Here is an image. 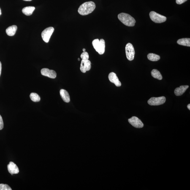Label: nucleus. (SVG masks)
<instances>
[{
    "label": "nucleus",
    "instance_id": "2eb2a0df",
    "mask_svg": "<svg viewBox=\"0 0 190 190\" xmlns=\"http://www.w3.org/2000/svg\"><path fill=\"white\" fill-rule=\"evenodd\" d=\"M17 26L15 25L9 27L6 30V34L9 36H14L17 31Z\"/></svg>",
    "mask_w": 190,
    "mask_h": 190
},
{
    "label": "nucleus",
    "instance_id": "c85d7f7f",
    "mask_svg": "<svg viewBox=\"0 0 190 190\" xmlns=\"http://www.w3.org/2000/svg\"><path fill=\"white\" fill-rule=\"evenodd\" d=\"M85 51H86L85 49V48H83V52H85Z\"/></svg>",
    "mask_w": 190,
    "mask_h": 190
},
{
    "label": "nucleus",
    "instance_id": "393cba45",
    "mask_svg": "<svg viewBox=\"0 0 190 190\" xmlns=\"http://www.w3.org/2000/svg\"><path fill=\"white\" fill-rule=\"evenodd\" d=\"M1 69H2V67H1V62L0 61V77H1Z\"/></svg>",
    "mask_w": 190,
    "mask_h": 190
},
{
    "label": "nucleus",
    "instance_id": "5701e85b",
    "mask_svg": "<svg viewBox=\"0 0 190 190\" xmlns=\"http://www.w3.org/2000/svg\"><path fill=\"white\" fill-rule=\"evenodd\" d=\"M4 127V123L2 117L0 115V130H2Z\"/></svg>",
    "mask_w": 190,
    "mask_h": 190
},
{
    "label": "nucleus",
    "instance_id": "39448f33",
    "mask_svg": "<svg viewBox=\"0 0 190 190\" xmlns=\"http://www.w3.org/2000/svg\"><path fill=\"white\" fill-rule=\"evenodd\" d=\"M126 52L127 58L130 61L134 59L135 55V51L132 44L128 43L126 47Z\"/></svg>",
    "mask_w": 190,
    "mask_h": 190
},
{
    "label": "nucleus",
    "instance_id": "20e7f679",
    "mask_svg": "<svg viewBox=\"0 0 190 190\" xmlns=\"http://www.w3.org/2000/svg\"><path fill=\"white\" fill-rule=\"evenodd\" d=\"M149 15L152 21L156 23H162L165 22L167 20L166 17L164 16L160 15L154 12H150Z\"/></svg>",
    "mask_w": 190,
    "mask_h": 190
},
{
    "label": "nucleus",
    "instance_id": "a211bd4d",
    "mask_svg": "<svg viewBox=\"0 0 190 190\" xmlns=\"http://www.w3.org/2000/svg\"><path fill=\"white\" fill-rule=\"evenodd\" d=\"M152 77L154 78L158 79L159 80H161L162 79V75L159 71L156 69H153L151 72Z\"/></svg>",
    "mask_w": 190,
    "mask_h": 190
},
{
    "label": "nucleus",
    "instance_id": "dca6fc26",
    "mask_svg": "<svg viewBox=\"0 0 190 190\" xmlns=\"http://www.w3.org/2000/svg\"><path fill=\"white\" fill-rule=\"evenodd\" d=\"M35 9V8L34 6H27L22 9V12L25 15L30 16L33 14Z\"/></svg>",
    "mask_w": 190,
    "mask_h": 190
},
{
    "label": "nucleus",
    "instance_id": "a878e982",
    "mask_svg": "<svg viewBox=\"0 0 190 190\" xmlns=\"http://www.w3.org/2000/svg\"><path fill=\"white\" fill-rule=\"evenodd\" d=\"M187 108L188 109L190 110V104H189L188 105Z\"/></svg>",
    "mask_w": 190,
    "mask_h": 190
},
{
    "label": "nucleus",
    "instance_id": "b1692460",
    "mask_svg": "<svg viewBox=\"0 0 190 190\" xmlns=\"http://www.w3.org/2000/svg\"><path fill=\"white\" fill-rule=\"evenodd\" d=\"M187 0H176V3L178 4H181L186 2Z\"/></svg>",
    "mask_w": 190,
    "mask_h": 190
},
{
    "label": "nucleus",
    "instance_id": "9d476101",
    "mask_svg": "<svg viewBox=\"0 0 190 190\" xmlns=\"http://www.w3.org/2000/svg\"><path fill=\"white\" fill-rule=\"evenodd\" d=\"M41 73L43 75L52 79H55L57 76L56 73L54 71L50 70L46 68L41 69Z\"/></svg>",
    "mask_w": 190,
    "mask_h": 190
},
{
    "label": "nucleus",
    "instance_id": "423d86ee",
    "mask_svg": "<svg viewBox=\"0 0 190 190\" xmlns=\"http://www.w3.org/2000/svg\"><path fill=\"white\" fill-rule=\"evenodd\" d=\"M54 31V29L53 27H49L44 29L41 34L43 40L46 43H48Z\"/></svg>",
    "mask_w": 190,
    "mask_h": 190
},
{
    "label": "nucleus",
    "instance_id": "0eeeda50",
    "mask_svg": "<svg viewBox=\"0 0 190 190\" xmlns=\"http://www.w3.org/2000/svg\"><path fill=\"white\" fill-rule=\"evenodd\" d=\"M166 101V98L164 96L159 97H152L148 101L150 105L157 106L164 104Z\"/></svg>",
    "mask_w": 190,
    "mask_h": 190
},
{
    "label": "nucleus",
    "instance_id": "cd10ccee",
    "mask_svg": "<svg viewBox=\"0 0 190 190\" xmlns=\"http://www.w3.org/2000/svg\"><path fill=\"white\" fill-rule=\"evenodd\" d=\"M1 8H0V16L1 15Z\"/></svg>",
    "mask_w": 190,
    "mask_h": 190
},
{
    "label": "nucleus",
    "instance_id": "f3484780",
    "mask_svg": "<svg viewBox=\"0 0 190 190\" xmlns=\"http://www.w3.org/2000/svg\"><path fill=\"white\" fill-rule=\"evenodd\" d=\"M177 43L179 45L185 46H190V39L189 38H183L179 39L177 41Z\"/></svg>",
    "mask_w": 190,
    "mask_h": 190
},
{
    "label": "nucleus",
    "instance_id": "1a4fd4ad",
    "mask_svg": "<svg viewBox=\"0 0 190 190\" xmlns=\"http://www.w3.org/2000/svg\"><path fill=\"white\" fill-rule=\"evenodd\" d=\"M91 63L89 60H82L80 64V71L83 73L89 71L91 68Z\"/></svg>",
    "mask_w": 190,
    "mask_h": 190
},
{
    "label": "nucleus",
    "instance_id": "c756f323",
    "mask_svg": "<svg viewBox=\"0 0 190 190\" xmlns=\"http://www.w3.org/2000/svg\"><path fill=\"white\" fill-rule=\"evenodd\" d=\"M78 60H79V61H80V58H78Z\"/></svg>",
    "mask_w": 190,
    "mask_h": 190
},
{
    "label": "nucleus",
    "instance_id": "4be33fe9",
    "mask_svg": "<svg viewBox=\"0 0 190 190\" xmlns=\"http://www.w3.org/2000/svg\"><path fill=\"white\" fill-rule=\"evenodd\" d=\"M81 58H82V60H88L89 58L88 54V52H83L82 53L80 56Z\"/></svg>",
    "mask_w": 190,
    "mask_h": 190
},
{
    "label": "nucleus",
    "instance_id": "412c9836",
    "mask_svg": "<svg viewBox=\"0 0 190 190\" xmlns=\"http://www.w3.org/2000/svg\"><path fill=\"white\" fill-rule=\"evenodd\" d=\"M12 189L8 185L1 184H0V190H12Z\"/></svg>",
    "mask_w": 190,
    "mask_h": 190
},
{
    "label": "nucleus",
    "instance_id": "bb28decb",
    "mask_svg": "<svg viewBox=\"0 0 190 190\" xmlns=\"http://www.w3.org/2000/svg\"><path fill=\"white\" fill-rule=\"evenodd\" d=\"M23 1H31L32 0H23Z\"/></svg>",
    "mask_w": 190,
    "mask_h": 190
},
{
    "label": "nucleus",
    "instance_id": "ddd939ff",
    "mask_svg": "<svg viewBox=\"0 0 190 190\" xmlns=\"http://www.w3.org/2000/svg\"><path fill=\"white\" fill-rule=\"evenodd\" d=\"M188 88H189V86L188 85L181 86L179 88H177L175 89L174 91V93L176 96H181L186 91Z\"/></svg>",
    "mask_w": 190,
    "mask_h": 190
},
{
    "label": "nucleus",
    "instance_id": "f257e3e1",
    "mask_svg": "<svg viewBox=\"0 0 190 190\" xmlns=\"http://www.w3.org/2000/svg\"><path fill=\"white\" fill-rule=\"evenodd\" d=\"M95 3L92 1L83 3L80 6L78 12L80 15L85 16L91 13L96 8Z\"/></svg>",
    "mask_w": 190,
    "mask_h": 190
},
{
    "label": "nucleus",
    "instance_id": "6e6552de",
    "mask_svg": "<svg viewBox=\"0 0 190 190\" xmlns=\"http://www.w3.org/2000/svg\"><path fill=\"white\" fill-rule=\"evenodd\" d=\"M128 121L132 126L137 128H141L144 126L143 123L137 117L134 116L128 119Z\"/></svg>",
    "mask_w": 190,
    "mask_h": 190
},
{
    "label": "nucleus",
    "instance_id": "4468645a",
    "mask_svg": "<svg viewBox=\"0 0 190 190\" xmlns=\"http://www.w3.org/2000/svg\"><path fill=\"white\" fill-rule=\"evenodd\" d=\"M60 94L64 102L69 103L70 101V97L69 93L66 90L61 89L60 91Z\"/></svg>",
    "mask_w": 190,
    "mask_h": 190
},
{
    "label": "nucleus",
    "instance_id": "aec40b11",
    "mask_svg": "<svg viewBox=\"0 0 190 190\" xmlns=\"http://www.w3.org/2000/svg\"><path fill=\"white\" fill-rule=\"evenodd\" d=\"M30 98L32 101L35 102H39L40 101L41 98L39 95L37 93H32L30 94Z\"/></svg>",
    "mask_w": 190,
    "mask_h": 190
},
{
    "label": "nucleus",
    "instance_id": "f03ea898",
    "mask_svg": "<svg viewBox=\"0 0 190 190\" xmlns=\"http://www.w3.org/2000/svg\"><path fill=\"white\" fill-rule=\"evenodd\" d=\"M118 17L119 20L126 26H133L135 25V19L129 14L121 13L119 14Z\"/></svg>",
    "mask_w": 190,
    "mask_h": 190
},
{
    "label": "nucleus",
    "instance_id": "6ab92c4d",
    "mask_svg": "<svg viewBox=\"0 0 190 190\" xmlns=\"http://www.w3.org/2000/svg\"><path fill=\"white\" fill-rule=\"evenodd\" d=\"M147 57L149 60L152 61H158L160 59L159 55L153 53L149 54Z\"/></svg>",
    "mask_w": 190,
    "mask_h": 190
},
{
    "label": "nucleus",
    "instance_id": "7ed1b4c3",
    "mask_svg": "<svg viewBox=\"0 0 190 190\" xmlns=\"http://www.w3.org/2000/svg\"><path fill=\"white\" fill-rule=\"evenodd\" d=\"M93 47L100 55H102L105 52V42L104 39L99 40L96 39L93 40L92 42Z\"/></svg>",
    "mask_w": 190,
    "mask_h": 190
},
{
    "label": "nucleus",
    "instance_id": "f8f14e48",
    "mask_svg": "<svg viewBox=\"0 0 190 190\" xmlns=\"http://www.w3.org/2000/svg\"><path fill=\"white\" fill-rule=\"evenodd\" d=\"M8 170L10 173L13 175L14 174H17L19 172V170L18 167L16 165L14 164L12 162H10L9 164L7 166Z\"/></svg>",
    "mask_w": 190,
    "mask_h": 190
},
{
    "label": "nucleus",
    "instance_id": "9b49d317",
    "mask_svg": "<svg viewBox=\"0 0 190 190\" xmlns=\"http://www.w3.org/2000/svg\"><path fill=\"white\" fill-rule=\"evenodd\" d=\"M109 79L111 82L115 84L117 87H120L121 86V84L119 80L118 77H117L116 74L114 72H111L109 74Z\"/></svg>",
    "mask_w": 190,
    "mask_h": 190
}]
</instances>
